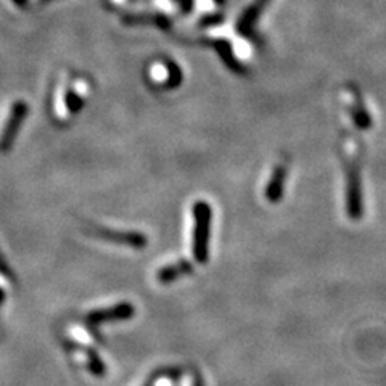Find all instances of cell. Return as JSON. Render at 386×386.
<instances>
[{
  "label": "cell",
  "mask_w": 386,
  "mask_h": 386,
  "mask_svg": "<svg viewBox=\"0 0 386 386\" xmlns=\"http://www.w3.org/2000/svg\"><path fill=\"white\" fill-rule=\"evenodd\" d=\"M286 172H288V169H286L285 165H279L276 168V171H274L272 177H271V182H269L267 189H266V198L269 201L277 203L280 198H282L283 189H285Z\"/></svg>",
  "instance_id": "5b68a950"
},
{
  "label": "cell",
  "mask_w": 386,
  "mask_h": 386,
  "mask_svg": "<svg viewBox=\"0 0 386 386\" xmlns=\"http://www.w3.org/2000/svg\"><path fill=\"white\" fill-rule=\"evenodd\" d=\"M267 4L269 0H255V2L243 11V15L240 16V20L237 21L238 34H242V36H250L255 28V23L259 18L262 10L266 8Z\"/></svg>",
  "instance_id": "277c9868"
},
{
  "label": "cell",
  "mask_w": 386,
  "mask_h": 386,
  "mask_svg": "<svg viewBox=\"0 0 386 386\" xmlns=\"http://www.w3.org/2000/svg\"><path fill=\"white\" fill-rule=\"evenodd\" d=\"M346 204L348 213L353 219H358L364 211L362 206V185L358 168H351L348 172V189H346Z\"/></svg>",
  "instance_id": "7a4b0ae2"
},
{
  "label": "cell",
  "mask_w": 386,
  "mask_h": 386,
  "mask_svg": "<svg viewBox=\"0 0 386 386\" xmlns=\"http://www.w3.org/2000/svg\"><path fill=\"white\" fill-rule=\"evenodd\" d=\"M190 272H192V266L189 264V262L180 261V262H175V264L172 266L163 267L158 279H160L161 282H172V280L182 277L184 274H190Z\"/></svg>",
  "instance_id": "8992f818"
},
{
  "label": "cell",
  "mask_w": 386,
  "mask_h": 386,
  "mask_svg": "<svg viewBox=\"0 0 386 386\" xmlns=\"http://www.w3.org/2000/svg\"><path fill=\"white\" fill-rule=\"evenodd\" d=\"M26 111H28V107L23 102H18L13 108H11L10 118L7 122H5V129L2 136H0V148L2 150H7L10 147L11 140L15 139L20 124L23 122V119H25Z\"/></svg>",
  "instance_id": "3957f363"
},
{
  "label": "cell",
  "mask_w": 386,
  "mask_h": 386,
  "mask_svg": "<svg viewBox=\"0 0 386 386\" xmlns=\"http://www.w3.org/2000/svg\"><path fill=\"white\" fill-rule=\"evenodd\" d=\"M353 115H354L356 124H358L361 129H365V127L370 126V118H368V115L365 113V110L362 107H359L358 110H354Z\"/></svg>",
  "instance_id": "ba28073f"
},
{
  "label": "cell",
  "mask_w": 386,
  "mask_h": 386,
  "mask_svg": "<svg viewBox=\"0 0 386 386\" xmlns=\"http://www.w3.org/2000/svg\"><path fill=\"white\" fill-rule=\"evenodd\" d=\"M218 49H219V54L222 55V58H224V62L229 64L230 68L233 69H237L238 68V62L235 60V58H233L232 55V50H230V45L227 44V42H219L218 45Z\"/></svg>",
  "instance_id": "52a82bcc"
},
{
  "label": "cell",
  "mask_w": 386,
  "mask_h": 386,
  "mask_svg": "<svg viewBox=\"0 0 386 386\" xmlns=\"http://www.w3.org/2000/svg\"><path fill=\"white\" fill-rule=\"evenodd\" d=\"M193 245L192 251L198 262H206L209 256V237H211V208L206 201H198L193 206Z\"/></svg>",
  "instance_id": "6da1fadb"
}]
</instances>
